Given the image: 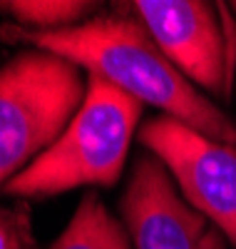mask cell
I'll list each match as a JSON object with an SVG mask.
<instances>
[{"instance_id":"1","label":"cell","mask_w":236,"mask_h":249,"mask_svg":"<svg viewBox=\"0 0 236 249\" xmlns=\"http://www.w3.org/2000/svg\"><path fill=\"white\" fill-rule=\"evenodd\" d=\"M0 35L10 43H25L65 57L87 70V75H97L132 95L142 105L147 102L159 107L164 115L189 124L191 130L236 147V120L202 95L171 65L124 5L65 30L37 33L3 25Z\"/></svg>"},{"instance_id":"2","label":"cell","mask_w":236,"mask_h":249,"mask_svg":"<svg viewBox=\"0 0 236 249\" xmlns=\"http://www.w3.org/2000/svg\"><path fill=\"white\" fill-rule=\"evenodd\" d=\"M139 117V100L97 75H87V95L67 130L17 172L3 192L10 197H52L75 187H112L122 175Z\"/></svg>"},{"instance_id":"3","label":"cell","mask_w":236,"mask_h":249,"mask_svg":"<svg viewBox=\"0 0 236 249\" xmlns=\"http://www.w3.org/2000/svg\"><path fill=\"white\" fill-rule=\"evenodd\" d=\"M84 95L82 68L45 50H25L0 70V190L57 142Z\"/></svg>"},{"instance_id":"4","label":"cell","mask_w":236,"mask_h":249,"mask_svg":"<svg viewBox=\"0 0 236 249\" xmlns=\"http://www.w3.org/2000/svg\"><path fill=\"white\" fill-rule=\"evenodd\" d=\"M137 140L171 172L182 197L236 247V147L169 115L144 122Z\"/></svg>"},{"instance_id":"5","label":"cell","mask_w":236,"mask_h":249,"mask_svg":"<svg viewBox=\"0 0 236 249\" xmlns=\"http://www.w3.org/2000/svg\"><path fill=\"white\" fill-rule=\"evenodd\" d=\"M130 10L164 57L194 88L211 95H229L234 37L219 20L217 5L204 0H135Z\"/></svg>"},{"instance_id":"6","label":"cell","mask_w":236,"mask_h":249,"mask_svg":"<svg viewBox=\"0 0 236 249\" xmlns=\"http://www.w3.org/2000/svg\"><path fill=\"white\" fill-rule=\"evenodd\" d=\"M122 217L132 249H226L221 230L177 195L167 167L149 155L132 170Z\"/></svg>"},{"instance_id":"7","label":"cell","mask_w":236,"mask_h":249,"mask_svg":"<svg viewBox=\"0 0 236 249\" xmlns=\"http://www.w3.org/2000/svg\"><path fill=\"white\" fill-rule=\"evenodd\" d=\"M52 249H132V242L124 224L107 212L97 192L90 190Z\"/></svg>"},{"instance_id":"8","label":"cell","mask_w":236,"mask_h":249,"mask_svg":"<svg viewBox=\"0 0 236 249\" xmlns=\"http://www.w3.org/2000/svg\"><path fill=\"white\" fill-rule=\"evenodd\" d=\"M95 10V3H77V0H5L0 3V13L13 15L20 28L37 33L80 25Z\"/></svg>"},{"instance_id":"9","label":"cell","mask_w":236,"mask_h":249,"mask_svg":"<svg viewBox=\"0 0 236 249\" xmlns=\"http://www.w3.org/2000/svg\"><path fill=\"white\" fill-rule=\"evenodd\" d=\"M0 249H37L33 237L30 204L0 207Z\"/></svg>"},{"instance_id":"10","label":"cell","mask_w":236,"mask_h":249,"mask_svg":"<svg viewBox=\"0 0 236 249\" xmlns=\"http://www.w3.org/2000/svg\"><path fill=\"white\" fill-rule=\"evenodd\" d=\"M231 10H234V18H236V3H234V5H231Z\"/></svg>"}]
</instances>
